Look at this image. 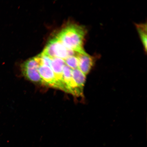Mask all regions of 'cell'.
Returning <instances> with one entry per match:
<instances>
[{
    "instance_id": "1",
    "label": "cell",
    "mask_w": 147,
    "mask_h": 147,
    "mask_svg": "<svg viewBox=\"0 0 147 147\" xmlns=\"http://www.w3.org/2000/svg\"><path fill=\"white\" fill-rule=\"evenodd\" d=\"M86 33L87 31L84 27L70 24L62 29L56 36L67 49L78 54H87L84 47Z\"/></svg>"
},
{
    "instance_id": "2",
    "label": "cell",
    "mask_w": 147,
    "mask_h": 147,
    "mask_svg": "<svg viewBox=\"0 0 147 147\" xmlns=\"http://www.w3.org/2000/svg\"><path fill=\"white\" fill-rule=\"evenodd\" d=\"M42 53L51 59L59 58L64 60L78 54L64 47L56 36L49 40Z\"/></svg>"
},
{
    "instance_id": "3",
    "label": "cell",
    "mask_w": 147,
    "mask_h": 147,
    "mask_svg": "<svg viewBox=\"0 0 147 147\" xmlns=\"http://www.w3.org/2000/svg\"><path fill=\"white\" fill-rule=\"evenodd\" d=\"M39 65L34 58L30 59L22 66V73L26 78L31 82L43 84V82L38 72Z\"/></svg>"
},
{
    "instance_id": "4",
    "label": "cell",
    "mask_w": 147,
    "mask_h": 147,
    "mask_svg": "<svg viewBox=\"0 0 147 147\" xmlns=\"http://www.w3.org/2000/svg\"><path fill=\"white\" fill-rule=\"evenodd\" d=\"M38 71L43 84L49 87L57 88L56 77L51 67L45 65H40Z\"/></svg>"
},
{
    "instance_id": "5",
    "label": "cell",
    "mask_w": 147,
    "mask_h": 147,
    "mask_svg": "<svg viewBox=\"0 0 147 147\" xmlns=\"http://www.w3.org/2000/svg\"><path fill=\"white\" fill-rule=\"evenodd\" d=\"M77 56L78 60V69L86 76L91 71L94 63L93 58L88 54L78 53Z\"/></svg>"
},
{
    "instance_id": "6",
    "label": "cell",
    "mask_w": 147,
    "mask_h": 147,
    "mask_svg": "<svg viewBox=\"0 0 147 147\" xmlns=\"http://www.w3.org/2000/svg\"><path fill=\"white\" fill-rule=\"evenodd\" d=\"M72 73L74 82L78 89L83 91L86 82V75L78 69H72Z\"/></svg>"
},
{
    "instance_id": "7",
    "label": "cell",
    "mask_w": 147,
    "mask_h": 147,
    "mask_svg": "<svg viewBox=\"0 0 147 147\" xmlns=\"http://www.w3.org/2000/svg\"><path fill=\"white\" fill-rule=\"evenodd\" d=\"M145 52L147 51V25L146 24H141L136 25Z\"/></svg>"
},
{
    "instance_id": "8",
    "label": "cell",
    "mask_w": 147,
    "mask_h": 147,
    "mask_svg": "<svg viewBox=\"0 0 147 147\" xmlns=\"http://www.w3.org/2000/svg\"><path fill=\"white\" fill-rule=\"evenodd\" d=\"M78 54L74 56L68 57L64 60L66 65L71 69H78V60L77 56Z\"/></svg>"
}]
</instances>
